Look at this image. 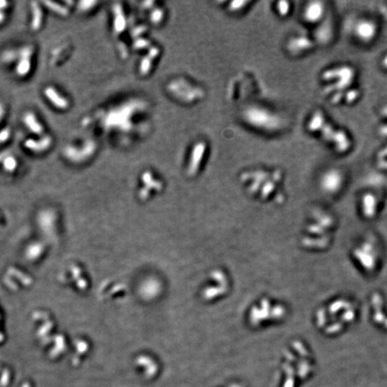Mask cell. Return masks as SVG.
<instances>
[{"instance_id":"1","label":"cell","mask_w":387,"mask_h":387,"mask_svg":"<svg viewBox=\"0 0 387 387\" xmlns=\"http://www.w3.org/2000/svg\"><path fill=\"white\" fill-rule=\"evenodd\" d=\"M245 119L249 124L258 129L273 130L281 125V119L266 109L259 107H250L244 112Z\"/></svg>"},{"instance_id":"5","label":"cell","mask_w":387,"mask_h":387,"mask_svg":"<svg viewBox=\"0 0 387 387\" xmlns=\"http://www.w3.org/2000/svg\"><path fill=\"white\" fill-rule=\"evenodd\" d=\"M44 95L46 99H48L57 109L61 110L68 109L70 105L68 99H66L64 95H61L60 91H58L53 86L50 85L49 87L45 88Z\"/></svg>"},{"instance_id":"2","label":"cell","mask_w":387,"mask_h":387,"mask_svg":"<svg viewBox=\"0 0 387 387\" xmlns=\"http://www.w3.org/2000/svg\"><path fill=\"white\" fill-rule=\"evenodd\" d=\"M6 52L16 58L2 56V60L5 63L12 61L15 59L18 61L15 69V74L18 77H25L30 73L31 67H32V57L33 55V49L32 46H25L15 51H13L12 50H7Z\"/></svg>"},{"instance_id":"10","label":"cell","mask_w":387,"mask_h":387,"mask_svg":"<svg viewBox=\"0 0 387 387\" xmlns=\"http://www.w3.org/2000/svg\"><path fill=\"white\" fill-rule=\"evenodd\" d=\"M41 12L40 10V7H36L34 8V11H33V18H32V28H33V30L37 31L39 28H40V25H41V18H42V16L41 15Z\"/></svg>"},{"instance_id":"15","label":"cell","mask_w":387,"mask_h":387,"mask_svg":"<svg viewBox=\"0 0 387 387\" xmlns=\"http://www.w3.org/2000/svg\"><path fill=\"white\" fill-rule=\"evenodd\" d=\"M4 115H5V107L0 103V122L4 118Z\"/></svg>"},{"instance_id":"7","label":"cell","mask_w":387,"mask_h":387,"mask_svg":"<svg viewBox=\"0 0 387 387\" xmlns=\"http://www.w3.org/2000/svg\"><path fill=\"white\" fill-rule=\"evenodd\" d=\"M23 121L25 127L32 134H37L39 136H42L44 134V127L40 123V120L37 116L31 111H27L23 117Z\"/></svg>"},{"instance_id":"8","label":"cell","mask_w":387,"mask_h":387,"mask_svg":"<svg viewBox=\"0 0 387 387\" xmlns=\"http://www.w3.org/2000/svg\"><path fill=\"white\" fill-rule=\"evenodd\" d=\"M51 144V138L49 136H44L43 139L37 141V140L29 139L25 142V147L35 153H41L45 150L48 149Z\"/></svg>"},{"instance_id":"3","label":"cell","mask_w":387,"mask_h":387,"mask_svg":"<svg viewBox=\"0 0 387 387\" xmlns=\"http://www.w3.org/2000/svg\"><path fill=\"white\" fill-rule=\"evenodd\" d=\"M353 32L358 41L368 44L376 40L378 34V25L371 19H360L355 24Z\"/></svg>"},{"instance_id":"12","label":"cell","mask_w":387,"mask_h":387,"mask_svg":"<svg viewBox=\"0 0 387 387\" xmlns=\"http://www.w3.org/2000/svg\"><path fill=\"white\" fill-rule=\"evenodd\" d=\"M9 3L5 1H0V25L5 23L6 15L5 11L8 8Z\"/></svg>"},{"instance_id":"16","label":"cell","mask_w":387,"mask_h":387,"mask_svg":"<svg viewBox=\"0 0 387 387\" xmlns=\"http://www.w3.org/2000/svg\"><path fill=\"white\" fill-rule=\"evenodd\" d=\"M382 64L383 66H384L386 69H387V54L386 55V56L384 57V59H383Z\"/></svg>"},{"instance_id":"11","label":"cell","mask_w":387,"mask_h":387,"mask_svg":"<svg viewBox=\"0 0 387 387\" xmlns=\"http://www.w3.org/2000/svg\"><path fill=\"white\" fill-rule=\"evenodd\" d=\"M118 16H117V22L114 23L115 24V29L116 32H122V31L124 30L125 27V18L124 15L122 14V12L121 11H119V14H118Z\"/></svg>"},{"instance_id":"4","label":"cell","mask_w":387,"mask_h":387,"mask_svg":"<svg viewBox=\"0 0 387 387\" xmlns=\"http://www.w3.org/2000/svg\"><path fill=\"white\" fill-rule=\"evenodd\" d=\"M344 183L343 173L337 169H328L322 175L321 186L328 193H336L343 188Z\"/></svg>"},{"instance_id":"6","label":"cell","mask_w":387,"mask_h":387,"mask_svg":"<svg viewBox=\"0 0 387 387\" xmlns=\"http://www.w3.org/2000/svg\"><path fill=\"white\" fill-rule=\"evenodd\" d=\"M324 15V5L320 1L310 2L304 11V18L308 23H318Z\"/></svg>"},{"instance_id":"14","label":"cell","mask_w":387,"mask_h":387,"mask_svg":"<svg viewBox=\"0 0 387 387\" xmlns=\"http://www.w3.org/2000/svg\"><path fill=\"white\" fill-rule=\"evenodd\" d=\"M10 137V131L8 129H3L0 132V142H5L9 139Z\"/></svg>"},{"instance_id":"9","label":"cell","mask_w":387,"mask_h":387,"mask_svg":"<svg viewBox=\"0 0 387 387\" xmlns=\"http://www.w3.org/2000/svg\"><path fill=\"white\" fill-rule=\"evenodd\" d=\"M0 163L5 171L12 172L17 168V160L13 154L9 153H0Z\"/></svg>"},{"instance_id":"13","label":"cell","mask_w":387,"mask_h":387,"mask_svg":"<svg viewBox=\"0 0 387 387\" xmlns=\"http://www.w3.org/2000/svg\"><path fill=\"white\" fill-rule=\"evenodd\" d=\"M278 9L281 15H286L289 12V3H287V2H280V3H278Z\"/></svg>"}]
</instances>
